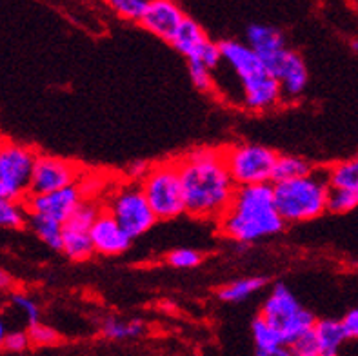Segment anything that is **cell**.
<instances>
[{
  "mask_svg": "<svg viewBox=\"0 0 358 356\" xmlns=\"http://www.w3.org/2000/svg\"><path fill=\"white\" fill-rule=\"evenodd\" d=\"M177 166L187 215L218 220L236 190L224 162L222 151L209 148L193 149L178 160Z\"/></svg>",
  "mask_w": 358,
  "mask_h": 356,
  "instance_id": "1",
  "label": "cell"
},
{
  "mask_svg": "<svg viewBox=\"0 0 358 356\" xmlns=\"http://www.w3.org/2000/svg\"><path fill=\"white\" fill-rule=\"evenodd\" d=\"M218 226L224 236L238 243H253L278 235L286 222L275 206L271 182L236 185L231 202L218 217Z\"/></svg>",
  "mask_w": 358,
  "mask_h": 356,
  "instance_id": "2",
  "label": "cell"
},
{
  "mask_svg": "<svg viewBox=\"0 0 358 356\" xmlns=\"http://www.w3.org/2000/svg\"><path fill=\"white\" fill-rule=\"evenodd\" d=\"M220 62L226 64L238 78L242 90V106L251 111H268L282 102V90L278 80L271 75L259 55L248 42L222 41Z\"/></svg>",
  "mask_w": 358,
  "mask_h": 356,
  "instance_id": "3",
  "label": "cell"
},
{
  "mask_svg": "<svg viewBox=\"0 0 358 356\" xmlns=\"http://www.w3.org/2000/svg\"><path fill=\"white\" fill-rule=\"evenodd\" d=\"M271 187L277 211L286 224L315 220L327 211L331 185L327 176L313 169L295 178L271 182Z\"/></svg>",
  "mask_w": 358,
  "mask_h": 356,
  "instance_id": "4",
  "label": "cell"
},
{
  "mask_svg": "<svg viewBox=\"0 0 358 356\" xmlns=\"http://www.w3.org/2000/svg\"><path fill=\"white\" fill-rule=\"evenodd\" d=\"M141 187L159 220H173L186 213L177 162L150 166L141 178Z\"/></svg>",
  "mask_w": 358,
  "mask_h": 356,
  "instance_id": "5",
  "label": "cell"
},
{
  "mask_svg": "<svg viewBox=\"0 0 358 356\" xmlns=\"http://www.w3.org/2000/svg\"><path fill=\"white\" fill-rule=\"evenodd\" d=\"M260 316L273 324L282 333L289 348L299 336L308 333L315 325L313 313H309L287 285L277 284L266 298Z\"/></svg>",
  "mask_w": 358,
  "mask_h": 356,
  "instance_id": "6",
  "label": "cell"
},
{
  "mask_svg": "<svg viewBox=\"0 0 358 356\" xmlns=\"http://www.w3.org/2000/svg\"><path fill=\"white\" fill-rule=\"evenodd\" d=\"M106 211L133 240L145 235L159 222L138 184L122 185L108 199Z\"/></svg>",
  "mask_w": 358,
  "mask_h": 356,
  "instance_id": "7",
  "label": "cell"
},
{
  "mask_svg": "<svg viewBox=\"0 0 358 356\" xmlns=\"http://www.w3.org/2000/svg\"><path fill=\"white\" fill-rule=\"evenodd\" d=\"M224 162L236 185L268 184L278 155L260 144H235L222 151Z\"/></svg>",
  "mask_w": 358,
  "mask_h": 356,
  "instance_id": "8",
  "label": "cell"
},
{
  "mask_svg": "<svg viewBox=\"0 0 358 356\" xmlns=\"http://www.w3.org/2000/svg\"><path fill=\"white\" fill-rule=\"evenodd\" d=\"M36 155L20 144H0V194L22 200L29 193L33 164Z\"/></svg>",
  "mask_w": 358,
  "mask_h": 356,
  "instance_id": "9",
  "label": "cell"
},
{
  "mask_svg": "<svg viewBox=\"0 0 358 356\" xmlns=\"http://www.w3.org/2000/svg\"><path fill=\"white\" fill-rule=\"evenodd\" d=\"M100 209L90 200H82L71 217L62 224V249L60 251L73 262H84L95 255L90 229Z\"/></svg>",
  "mask_w": 358,
  "mask_h": 356,
  "instance_id": "10",
  "label": "cell"
},
{
  "mask_svg": "<svg viewBox=\"0 0 358 356\" xmlns=\"http://www.w3.org/2000/svg\"><path fill=\"white\" fill-rule=\"evenodd\" d=\"M24 200H26L24 208L27 215L48 217L64 224L80 206L84 194L78 184H71L60 190L48 191V193H29Z\"/></svg>",
  "mask_w": 358,
  "mask_h": 356,
  "instance_id": "11",
  "label": "cell"
},
{
  "mask_svg": "<svg viewBox=\"0 0 358 356\" xmlns=\"http://www.w3.org/2000/svg\"><path fill=\"white\" fill-rule=\"evenodd\" d=\"M264 64L280 84L282 99L295 100L304 93L309 80V73L304 59L296 51L284 48V50L273 55L271 59L264 60Z\"/></svg>",
  "mask_w": 358,
  "mask_h": 356,
  "instance_id": "12",
  "label": "cell"
},
{
  "mask_svg": "<svg viewBox=\"0 0 358 356\" xmlns=\"http://www.w3.org/2000/svg\"><path fill=\"white\" fill-rule=\"evenodd\" d=\"M171 44L187 60H200L213 71L220 66V48L217 42L209 41L204 29L193 18H184Z\"/></svg>",
  "mask_w": 358,
  "mask_h": 356,
  "instance_id": "13",
  "label": "cell"
},
{
  "mask_svg": "<svg viewBox=\"0 0 358 356\" xmlns=\"http://www.w3.org/2000/svg\"><path fill=\"white\" fill-rule=\"evenodd\" d=\"M78 176L80 173H78L77 164L59 157L41 155L35 158V164H33L29 193H48V191L77 184Z\"/></svg>",
  "mask_w": 358,
  "mask_h": 356,
  "instance_id": "14",
  "label": "cell"
},
{
  "mask_svg": "<svg viewBox=\"0 0 358 356\" xmlns=\"http://www.w3.org/2000/svg\"><path fill=\"white\" fill-rule=\"evenodd\" d=\"M184 11L178 8L175 0H150L142 11L138 22L144 29L159 36L160 41L171 44L173 36L177 35L178 27L184 22Z\"/></svg>",
  "mask_w": 358,
  "mask_h": 356,
  "instance_id": "15",
  "label": "cell"
},
{
  "mask_svg": "<svg viewBox=\"0 0 358 356\" xmlns=\"http://www.w3.org/2000/svg\"><path fill=\"white\" fill-rule=\"evenodd\" d=\"M91 243L96 255L102 257H120L131 248L133 238L118 226L108 211H100L90 229Z\"/></svg>",
  "mask_w": 358,
  "mask_h": 356,
  "instance_id": "16",
  "label": "cell"
},
{
  "mask_svg": "<svg viewBox=\"0 0 358 356\" xmlns=\"http://www.w3.org/2000/svg\"><path fill=\"white\" fill-rule=\"evenodd\" d=\"M251 336H253L255 351L259 356H287L291 355L289 348L280 331L269 324L264 316H257L251 324Z\"/></svg>",
  "mask_w": 358,
  "mask_h": 356,
  "instance_id": "17",
  "label": "cell"
},
{
  "mask_svg": "<svg viewBox=\"0 0 358 356\" xmlns=\"http://www.w3.org/2000/svg\"><path fill=\"white\" fill-rule=\"evenodd\" d=\"M245 38H248V44L255 50V53L262 59V62L286 48L284 33L277 27L264 26V24H253L248 27Z\"/></svg>",
  "mask_w": 358,
  "mask_h": 356,
  "instance_id": "18",
  "label": "cell"
},
{
  "mask_svg": "<svg viewBox=\"0 0 358 356\" xmlns=\"http://www.w3.org/2000/svg\"><path fill=\"white\" fill-rule=\"evenodd\" d=\"M313 334L317 339L318 355L320 356H335L345 343V333L342 329L341 320H317L313 325Z\"/></svg>",
  "mask_w": 358,
  "mask_h": 356,
  "instance_id": "19",
  "label": "cell"
},
{
  "mask_svg": "<svg viewBox=\"0 0 358 356\" xmlns=\"http://www.w3.org/2000/svg\"><path fill=\"white\" fill-rule=\"evenodd\" d=\"M266 284H268V280L264 278V276H250V278L233 280V282L218 289V298L227 304L245 302V300H250L259 291H262Z\"/></svg>",
  "mask_w": 358,
  "mask_h": 356,
  "instance_id": "20",
  "label": "cell"
},
{
  "mask_svg": "<svg viewBox=\"0 0 358 356\" xmlns=\"http://www.w3.org/2000/svg\"><path fill=\"white\" fill-rule=\"evenodd\" d=\"M27 224L36 235V238L45 243L53 251L62 249V224L53 218L38 217V215H27Z\"/></svg>",
  "mask_w": 358,
  "mask_h": 356,
  "instance_id": "21",
  "label": "cell"
},
{
  "mask_svg": "<svg viewBox=\"0 0 358 356\" xmlns=\"http://www.w3.org/2000/svg\"><path fill=\"white\" fill-rule=\"evenodd\" d=\"M145 333V325L141 320H120L108 318L102 324V334L108 340H133Z\"/></svg>",
  "mask_w": 358,
  "mask_h": 356,
  "instance_id": "22",
  "label": "cell"
},
{
  "mask_svg": "<svg viewBox=\"0 0 358 356\" xmlns=\"http://www.w3.org/2000/svg\"><path fill=\"white\" fill-rule=\"evenodd\" d=\"M311 171L308 160L300 157H293V155H278L275 167H273L271 182L286 180V178H295V176L306 175Z\"/></svg>",
  "mask_w": 358,
  "mask_h": 356,
  "instance_id": "23",
  "label": "cell"
},
{
  "mask_svg": "<svg viewBox=\"0 0 358 356\" xmlns=\"http://www.w3.org/2000/svg\"><path fill=\"white\" fill-rule=\"evenodd\" d=\"M27 224V211L20 200L0 197V229H20Z\"/></svg>",
  "mask_w": 358,
  "mask_h": 356,
  "instance_id": "24",
  "label": "cell"
},
{
  "mask_svg": "<svg viewBox=\"0 0 358 356\" xmlns=\"http://www.w3.org/2000/svg\"><path fill=\"white\" fill-rule=\"evenodd\" d=\"M327 180L331 187H357L358 185V155L348 160H342L333 166L327 173Z\"/></svg>",
  "mask_w": 358,
  "mask_h": 356,
  "instance_id": "25",
  "label": "cell"
},
{
  "mask_svg": "<svg viewBox=\"0 0 358 356\" xmlns=\"http://www.w3.org/2000/svg\"><path fill=\"white\" fill-rule=\"evenodd\" d=\"M358 208V185L357 187H331L327 199V211L335 215L353 211Z\"/></svg>",
  "mask_w": 358,
  "mask_h": 356,
  "instance_id": "26",
  "label": "cell"
},
{
  "mask_svg": "<svg viewBox=\"0 0 358 356\" xmlns=\"http://www.w3.org/2000/svg\"><path fill=\"white\" fill-rule=\"evenodd\" d=\"M202 260H204V255L189 248L173 249L166 257V262L175 269H193V267H199Z\"/></svg>",
  "mask_w": 358,
  "mask_h": 356,
  "instance_id": "27",
  "label": "cell"
},
{
  "mask_svg": "<svg viewBox=\"0 0 358 356\" xmlns=\"http://www.w3.org/2000/svg\"><path fill=\"white\" fill-rule=\"evenodd\" d=\"M187 69H189V77L193 86L199 91H213L215 90V77L213 69L208 68L204 62L200 60H187Z\"/></svg>",
  "mask_w": 358,
  "mask_h": 356,
  "instance_id": "28",
  "label": "cell"
},
{
  "mask_svg": "<svg viewBox=\"0 0 358 356\" xmlns=\"http://www.w3.org/2000/svg\"><path fill=\"white\" fill-rule=\"evenodd\" d=\"M104 2L124 20L138 22V18H141L142 11H144L150 0H104Z\"/></svg>",
  "mask_w": 358,
  "mask_h": 356,
  "instance_id": "29",
  "label": "cell"
},
{
  "mask_svg": "<svg viewBox=\"0 0 358 356\" xmlns=\"http://www.w3.org/2000/svg\"><path fill=\"white\" fill-rule=\"evenodd\" d=\"M29 342L31 346H36V348H53L60 342L59 333L50 327V325L42 324V322H36V324L29 325Z\"/></svg>",
  "mask_w": 358,
  "mask_h": 356,
  "instance_id": "30",
  "label": "cell"
},
{
  "mask_svg": "<svg viewBox=\"0 0 358 356\" xmlns=\"http://www.w3.org/2000/svg\"><path fill=\"white\" fill-rule=\"evenodd\" d=\"M11 302H13L18 311L22 313L24 318L27 320V325L41 322V307L35 302V298L29 297L27 293H13L11 294Z\"/></svg>",
  "mask_w": 358,
  "mask_h": 356,
  "instance_id": "31",
  "label": "cell"
},
{
  "mask_svg": "<svg viewBox=\"0 0 358 356\" xmlns=\"http://www.w3.org/2000/svg\"><path fill=\"white\" fill-rule=\"evenodd\" d=\"M289 351L293 355H299V356H320L318 355V346H317V339H315L313 334V327L304 333L302 336L295 340V342L289 346Z\"/></svg>",
  "mask_w": 358,
  "mask_h": 356,
  "instance_id": "32",
  "label": "cell"
},
{
  "mask_svg": "<svg viewBox=\"0 0 358 356\" xmlns=\"http://www.w3.org/2000/svg\"><path fill=\"white\" fill-rule=\"evenodd\" d=\"M29 346H31V342H29V334L26 331H11V333H6L2 349L13 353V355H20V353L27 351Z\"/></svg>",
  "mask_w": 358,
  "mask_h": 356,
  "instance_id": "33",
  "label": "cell"
},
{
  "mask_svg": "<svg viewBox=\"0 0 358 356\" xmlns=\"http://www.w3.org/2000/svg\"><path fill=\"white\" fill-rule=\"evenodd\" d=\"M342 329L345 333L348 340H358V307L351 309L350 313H345V316L341 320Z\"/></svg>",
  "mask_w": 358,
  "mask_h": 356,
  "instance_id": "34",
  "label": "cell"
},
{
  "mask_svg": "<svg viewBox=\"0 0 358 356\" xmlns=\"http://www.w3.org/2000/svg\"><path fill=\"white\" fill-rule=\"evenodd\" d=\"M148 169H150V164L148 162H135L129 167V176L131 178H142L148 173Z\"/></svg>",
  "mask_w": 358,
  "mask_h": 356,
  "instance_id": "35",
  "label": "cell"
},
{
  "mask_svg": "<svg viewBox=\"0 0 358 356\" xmlns=\"http://www.w3.org/2000/svg\"><path fill=\"white\" fill-rule=\"evenodd\" d=\"M11 284H13V280H11V276L6 273L2 267H0V291H6V289L11 287Z\"/></svg>",
  "mask_w": 358,
  "mask_h": 356,
  "instance_id": "36",
  "label": "cell"
},
{
  "mask_svg": "<svg viewBox=\"0 0 358 356\" xmlns=\"http://www.w3.org/2000/svg\"><path fill=\"white\" fill-rule=\"evenodd\" d=\"M6 325L2 324V320H0V349H2V343H4V339H6Z\"/></svg>",
  "mask_w": 358,
  "mask_h": 356,
  "instance_id": "37",
  "label": "cell"
},
{
  "mask_svg": "<svg viewBox=\"0 0 358 356\" xmlns=\"http://www.w3.org/2000/svg\"><path fill=\"white\" fill-rule=\"evenodd\" d=\"M351 48H353V50L357 51V53H358V41H353V42H351Z\"/></svg>",
  "mask_w": 358,
  "mask_h": 356,
  "instance_id": "38",
  "label": "cell"
},
{
  "mask_svg": "<svg viewBox=\"0 0 358 356\" xmlns=\"http://www.w3.org/2000/svg\"><path fill=\"white\" fill-rule=\"evenodd\" d=\"M0 197H2V194H0Z\"/></svg>",
  "mask_w": 358,
  "mask_h": 356,
  "instance_id": "39",
  "label": "cell"
}]
</instances>
